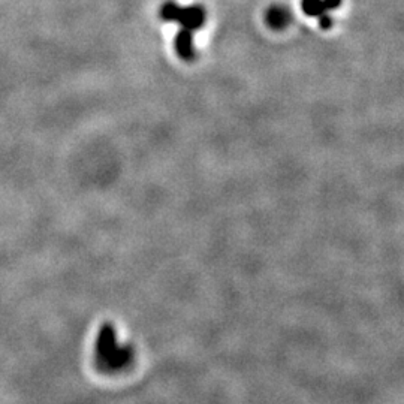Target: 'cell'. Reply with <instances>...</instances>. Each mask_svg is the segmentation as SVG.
<instances>
[{
    "instance_id": "6da1fadb",
    "label": "cell",
    "mask_w": 404,
    "mask_h": 404,
    "mask_svg": "<svg viewBox=\"0 0 404 404\" xmlns=\"http://www.w3.org/2000/svg\"><path fill=\"white\" fill-rule=\"evenodd\" d=\"M159 17L166 23H178L180 31L175 36V51L185 62H192L196 57L193 47V33L199 30L207 20V12L202 5L181 6L172 0L165 2L159 9Z\"/></svg>"
},
{
    "instance_id": "277c9868",
    "label": "cell",
    "mask_w": 404,
    "mask_h": 404,
    "mask_svg": "<svg viewBox=\"0 0 404 404\" xmlns=\"http://www.w3.org/2000/svg\"><path fill=\"white\" fill-rule=\"evenodd\" d=\"M290 21V14L286 8L281 6H273L267 12V23L273 29H283L289 24Z\"/></svg>"
},
{
    "instance_id": "3957f363",
    "label": "cell",
    "mask_w": 404,
    "mask_h": 404,
    "mask_svg": "<svg viewBox=\"0 0 404 404\" xmlns=\"http://www.w3.org/2000/svg\"><path fill=\"white\" fill-rule=\"evenodd\" d=\"M343 0H301V9L309 17H316L323 30L333 27V18L329 12L337 9Z\"/></svg>"
},
{
    "instance_id": "7a4b0ae2",
    "label": "cell",
    "mask_w": 404,
    "mask_h": 404,
    "mask_svg": "<svg viewBox=\"0 0 404 404\" xmlns=\"http://www.w3.org/2000/svg\"><path fill=\"white\" fill-rule=\"evenodd\" d=\"M133 353L129 346L122 344L113 326L100 328L96 340V362L102 370L116 373L124 370L132 362Z\"/></svg>"
}]
</instances>
